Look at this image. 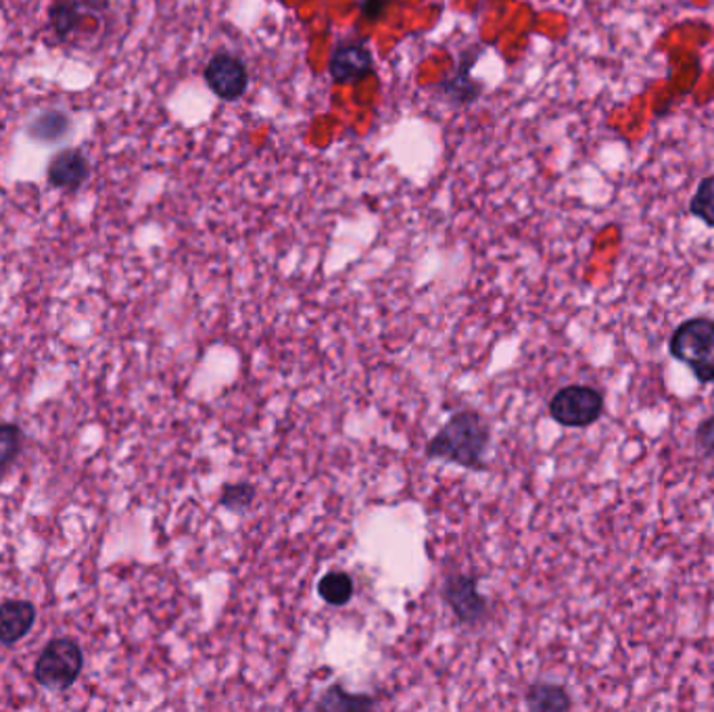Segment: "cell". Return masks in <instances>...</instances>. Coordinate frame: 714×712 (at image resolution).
I'll use <instances>...</instances> for the list:
<instances>
[{
    "label": "cell",
    "mask_w": 714,
    "mask_h": 712,
    "mask_svg": "<svg viewBox=\"0 0 714 712\" xmlns=\"http://www.w3.org/2000/svg\"><path fill=\"white\" fill-rule=\"evenodd\" d=\"M23 445V431L18 424L0 423V476L16 464Z\"/></svg>",
    "instance_id": "13"
},
{
    "label": "cell",
    "mask_w": 714,
    "mask_h": 712,
    "mask_svg": "<svg viewBox=\"0 0 714 712\" xmlns=\"http://www.w3.org/2000/svg\"><path fill=\"white\" fill-rule=\"evenodd\" d=\"M464 80H468V69L459 68L456 78L445 86V92H447L454 101H470V99H476V95H478V88H475L473 82H466V85H464Z\"/></svg>",
    "instance_id": "18"
},
{
    "label": "cell",
    "mask_w": 714,
    "mask_h": 712,
    "mask_svg": "<svg viewBox=\"0 0 714 712\" xmlns=\"http://www.w3.org/2000/svg\"><path fill=\"white\" fill-rule=\"evenodd\" d=\"M375 698L368 694H351L337 683L324 692L318 702V709L333 712L368 711V709H375Z\"/></svg>",
    "instance_id": "11"
},
{
    "label": "cell",
    "mask_w": 714,
    "mask_h": 712,
    "mask_svg": "<svg viewBox=\"0 0 714 712\" xmlns=\"http://www.w3.org/2000/svg\"><path fill=\"white\" fill-rule=\"evenodd\" d=\"M443 600L462 625H476L487 616V600L478 592V578L452 575L443 585Z\"/></svg>",
    "instance_id": "5"
},
{
    "label": "cell",
    "mask_w": 714,
    "mask_h": 712,
    "mask_svg": "<svg viewBox=\"0 0 714 712\" xmlns=\"http://www.w3.org/2000/svg\"><path fill=\"white\" fill-rule=\"evenodd\" d=\"M205 82L221 101H237L249 86L247 66L230 52H218L205 68Z\"/></svg>",
    "instance_id": "6"
},
{
    "label": "cell",
    "mask_w": 714,
    "mask_h": 712,
    "mask_svg": "<svg viewBox=\"0 0 714 712\" xmlns=\"http://www.w3.org/2000/svg\"><path fill=\"white\" fill-rule=\"evenodd\" d=\"M256 487L249 483H232L226 485L221 492L220 504L230 512H245L251 508L254 500H256Z\"/></svg>",
    "instance_id": "17"
},
{
    "label": "cell",
    "mask_w": 714,
    "mask_h": 712,
    "mask_svg": "<svg viewBox=\"0 0 714 712\" xmlns=\"http://www.w3.org/2000/svg\"><path fill=\"white\" fill-rule=\"evenodd\" d=\"M492 431L475 409L456 412L426 445V456L458 464L468 471L485 468Z\"/></svg>",
    "instance_id": "1"
},
{
    "label": "cell",
    "mask_w": 714,
    "mask_h": 712,
    "mask_svg": "<svg viewBox=\"0 0 714 712\" xmlns=\"http://www.w3.org/2000/svg\"><path fill=\"white\" fill-rule=\"evenodd\" d=\"M328 69L337 85H356L375 71V59L359 42H340L333 51Z\"/></svg>",
    "instance_id": "7"
},
{
    "label": "cell",
    "mask_w": 714,
    "mask_h": 712,
    "mask_svg": "<svg viewBox=\"0 0 714 712\" xmlns=\"http://www.w3.org/2000/svg\"><path fill=\"white\" fill-rule=\"evenodd\" d=\"M690 211L692 216H696L697 220L714 228V176H706L704 180H700L696 192L690 201Z\"/></svg>",
    "instance_id": "16"
},
{
    "label": "cell",
    "mask_w": 714,
    "mask_h": 712,
    "mask_svg": "<svg viewBox=\"0 0 714 712\" xmlns=\"http://www.w3.org/2000/svg\"><path fill=\"white\" fill-rule=\"evenodd\" d=\"M80 4L78 0H57L51 7L52 30L61 38H68L80 23Z\"/></svg>",
    "instance_id": "15"
},
{
    "label": "cell",
    "mask_w": 714,
    "mask_h": 712,
    "mask_svg": "<svg viewBox=\"0 0 714 712\" xmlns=\"http://www.w3.org/2000/svg\"><path fill=\"white\" fill-rule=\"evenodd\" d=\"M85 669V652L76 640L57 637L47 644L38 656L34 666V679L47 690L66 692Z\"/></svg>",
    "instance_id": "3"
},
{
    "label": "cell",
    "mask_w": 714,
    "mask_h": 712,
    "mask_svg": "<svg viewBox=\"0 0 714 712\" xmlns=\"http://www.w3.org/2000/svg\"><path fill=\"white\" fill-rule=\"evenodd\" d=\"M696 442L708 458H714V416L697 426Z\"/></svg>",
    "instance_id": "19"
},
{
    "label": "cell",
    "mask_w": 714,
    "mask_h": 712,
    "mask_svg": "<svg viewBox=\"0 0 714 712\" xmlns=\"http://www.w3.org/2000/svg\"><path fill=\"white\" fill-rule=\"evenodd\" d=\"M354 578L343 571H330L318 581V595L330 606H345L354 600Z\"/></svg>",
    "instance_id": "12"
},
{
    "label": "cell",
    "mask_w": 714,
    "mask_h": 712,
    "mask_svg": "<svg viewBox=\"0 0 714 712\" xmlns=\"http://www.w3.org/2000/svg\"><path fill=\"white\" fill-rule=\"evenodd\" d=\"M36 606L28 600H7L0 604V644L16 645L34 627Z\"/></svg>",
    "instance_id": "8"
},
{
    "label": "cell",
    "mask_w": 714,
    "mask_h": 712,
    "mask_svg": "<svg viewBox=\"0 0 714 712\" xmlns=\"http://www.w3.org/2000/svg\"><path fill=\"white\" fill-rule=\"evenodd\" d=\"M389 4H391V0H361L359 2L361 18L368 19V21H378L387 16Z\"/></svg>",
    "instance_id": "20"
},
{
    "label": "cell",
    "mask_w": 714,
    "mask_h": 712,
    "mask_svg": "<svg viewBox=\"0 0 714 712\" xmlns=\"http://www.w3.org/2000/svg\"><path fill=\"white\" fill-rule=\"evenodd\" d=\"M602 412H604V395L587 385L564 387L549 402L552 418L568 428L592 426L599 421Z\"/></svg>",
    "instance_id": "4"
},
{
    "label": "cell",
    "mask_w": 714,
    "mask_h": 712,
    "mask_svg": "<svg viewBox=\"0 0 714 712\" xmlns=\"http://www.w3.org/2000/svg\"><path fill=\"white\" fill-rule=\"evenodd\" d=\"M69 130V118L61 111H49L42 113L40 118L36 119L34 123L30 126V135L36 140L42 142H54L61 136L66 135Z\"/></svg>",
    "instance_id": "14"
},
{
    "label": "cell",
    "mask_w": 714,
    "mask_h": 712,
    "mask_svg": "<svg viewBox=\"0 0 714 712\" xmlns=\"http://www.w3.org/2000/svg\"><path fill=\"white\" fill-rule=\"evenodd\" d=\"M88 159L82 151L69 149L57 155L49 166V180L52 187L66 188V190H78L88 178Z\"/></svg>",
    "instance_id": "9"
},
{
    "label": "cell",
    "mask_w": 714,
    "mask_h": 712,
    "mask_svg": "<svg viewBox=\"0 0 714 712\" xmlns=\"http://www.w3.org/2000/svg\"><path fill=\"white\" fill-rule=\"evenodd\" d=\"M573 706L568 692L554 683H535L527 692L528 711L561 712Z\"/></svg>",
    "instance_id": "10"
},
{
    "label": "cell",
    "mask_w": 714,
    "mask_h": 712,
    "mask_svg": "<svg viewBox=\"0 0 714 712\" xmlns=\"http://www.w3.org/2000/svg\"><path fill=\"white\" fill-rule=\"evenodd\" d=\"M671 356L685 364L700 383H714V320L692 318L671 337Z\"/></svg>",
    "instance_id": "2"
}]
</instances>
